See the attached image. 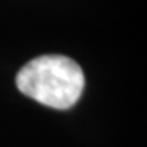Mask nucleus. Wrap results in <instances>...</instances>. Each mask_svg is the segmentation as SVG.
Wrapping results in <instances>:
<instances>
[{
  "label": "nucleus",
  "mask_w": 147,
  "mask_h": 147,
  "mask_svg": "<svg viewBox=\"0 0 147 147\" xmlns=\"http://www.w3.org/2000/svg\"><path fill=\"white\" fill-rule=\"evenodd\" d=\"M84 72L75 61L59 54L39 56L26 62L16 75V87L38 103L67 110L84 92Z\"/></svg>",
  "instance_id": "1"
}]
</instances>
